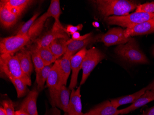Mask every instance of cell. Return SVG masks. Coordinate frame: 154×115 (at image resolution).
Returning a JSON list of instances; mask_svg holds the SVG:
<instances>
[{
	"instance_id": "cell-30",
	"label": "cell",
	"mask_w": 154,
	"mask_h": 115,
	"mask_svg": "<svg viewBox=\"0 0 154 115\" xmlns=\"http://www.w3.org/2000/svg\"><path fill=\"white\" fill-rule=\"evenodd\" d=\"M39 14V13H36L30 20H28L26 23H24L19 29L17 32V35H26L35 21L38 19V17Z\"/></svg>"
},
{
	"instance_id": "cell-4",
	"label": "cell",
	"mask_w": 154,
	"mask_h": 115,
	"mask_svg": "<svg viewBox=\"0 0 154 115\" xmlns=\"http://www.w3.org/2000/svg\"><path fill=\"white\" fill-rule=\"evenodd\" d=\"M154 19V13L136 12L125 16H112L104 18V21L109 25H117L128 28Z\"/></svg>"
},
{
	"instance_id": "cell-6",
	"label": "cell",
	"mask_w": 154,
	"mask_h": 115,
	"mask_svg": "<svg viewBox=\"0 0 154 115\" xmlns=\"http://www.w3.org/2000/svg\"><path fill=\"white\" fill-rule=\"evenodd\" d=\"M105 58V55L104 54L96 47H93L87 50L86 55L82 63L83 74L80 82V86L85 83L93 69Z\"/></svg>"
},
{
	"instance_id": "cell-8",
	"label": "cell",
	"mask_w": 154,
	"mask_h": 115,
	"mask_svg": "<svg viewBox=\"0 0 154 115\" xmlns=\"http://www.w3.org/2000/svg\"><path fill=\"white\" fill-rule=\"evenodd\" d=\"M72 90L63 85L59 90L50 92L53 107H57L65 113H68Z\"/></svg>"
},
{
	"instance_id": "cell-11",
	"label": "cell",
	"mask_w": 154,
	"mask_h": 115,
	"mask_svg": "<svg viewBox=\"0 0 154 115\" xmlns=\"http://www.w3.org/2000/svg\"><path fill=\"white\" fill-rule=\"evenodd\" d=\"M102 37L101 35H92L82 41H74L71 38L69 39L67 41V49L65 55L71 57L83 48L86 47L88 45L97 41H101Z\"/></svg>"
},
{
	"instance_id": "cell-7",
	"label": "cell",
	"mask_w": 154,
	"mask_h": 115,
	"mask_svg": "<svg viewBox=\"0 0 154 115\" xmlns=\"http://www.w3.org/2000/svg\"><path fill=\"white\" fill-rule=\"evenodd\" d=\"M65 38L69 40V36L65 32V28L59 26L54 22L51 30L44 35L39 38L35 41L36 46L39 47H48L55 39Z\"/></svg>"
},
{
	"instance_id": "cell-29",
	"label": "cell",
	"mask_w": 154,
	"mask_h": 115,
	"mask_svg": "<svg viewBox=\"0 0 154 115\" xmlns=\"http://www.w3.org/2000/svg\"><path fill=\"white\" fill-rule=\"evenodd\" d=\"M29 50L32 55V60L34 65L35 71H37L41 69H43L46 65H45V63L37 52L35 47H32Z\"/></svg>"
},
{
	"instance_id": "cell-16",
	"label": "cell",
	"mask_w": 154,
	"mask_h": 115,
	"mask_svg": "<svg viewBox=\"0 0 154 115\" xmlns=\"http://www.w3.org/2000/svg\"><path fill=\"white\" fill-rule=\"evenodd\" d=\"M119 110L113 106L109 100L102 103L83 115H119Z\"/></svg>"
},
{
	"instance_id": "cell-36",
	"label": "cell",
	"mask_w": 154,
	"mask_h": 115,
	"mask_svg": "<svg viewBox=\"0 0 154 115\" xmlns=\"http://www.w3.org/2000/svg\"><path fill=\"white\" fill-rule=\"evenodd\" d=\"M154 115V106L143 112L141 115Z\"/></svg>"
},
{
	"instance_id": "cell-2",
	"label": "cell",
	"mask_w": 154,
	"mask_h": 115,
	"mask_svg": "<svg viewBox=\"0 0 154 115\" xmlns=\"http://www.w3.org/2000/svg\"><path fill=\"white\" fill-rule=\"evenodd\" d=\"M0 67L1 72L8 77L19 79L29 86L32 85L31 78L24 73L15 55L1 54Z\"/></svg>"
},
{
	"instance_id": "cell-10",
	"label": "cell",
	"mask_w": 154,
	"mask_h": 115,
	"mask_svg": "<svg viewBox=\"0 0 154 115\" xmlns=\"http://www.w3.org/2000/svg\"><path fill=\"white\" fill-rule=\"evenodd\" d=\"M87 51L85 47L71 57V67L72 74L69 87L71 90L75 89L77 86L79 73L80 69H82V63Z\"/></svg>"
},
{
	"instance_id": "cell-41",
	"label": "cell",
	"mask_w": 154,
	"mask_h": 115,
	"mask_svg": "<svg viewBox=\"0 0 154 115\" xmlns=\"http://www.w3.org/2000/svg\"><path fill=\"white\" fill-rule=\"evenodd\" d=\"M152 55L153 56H154V48L153 49V51H152Z\"/></svg>"
},
{
	"instance_id": "cell-25",
	"label": "cell",
	"mask_w": 154,
	"mask_h": 115,
	"mask_svg": "<svg viewBox=\"0 0 154 115\" xmlns=\"http://www.w3.org/2000/svg\"><path fill=\"white\" fill-rule=\"evenodd\" d=\"M46 13L48 18L53 17L55 20V23L60 26L63 27L60 21V17L62 14L60 1L51 0L50 7L48 9Z\"/></svg>"
},
{
	"instance_id": "cell-24",
	"label": "cell",
	"mask_w": 154,
	"mask_h": 115,
	"mask_svg": "<svg viewBox=\"0 0 154 115\" xmlns=\"http://www.w3.org/2000/svg\"><path fill=\"white\" fill-rule=\"evenodd\" d=\"M52 66V64L46 65L43 69L36 71V81L39 92L41 91L44 89L45 83L46 82Z\"/></svg>"
},
{
	"instance_id": "cell-33",
	"label": "cell",
	"mask_w": 154,
	"mask_h": 115,
	"mask_svg": "<svg viewBox=\"0 0 154 115\" xmlns=\"http://www.w3.org/2000/svg\"><path fill=\"white\" fill-rule=\"evenodd\" d=\"M83 28V25L80 24L77 26L68 25L65 28V32L68 35H72L74 33L78 32V31H81Z\"/></svg>"
},
{
	"instance_id": "cell-32",
	"label": "cell",
	"mask_w": 154,
	"mask_h": 115,
	"mask_svg": "<svg viewBox=\"0 0 154 115\" xmlns=\"http://www.w3.org/2000/svg\"><path fill=\"white\" fill-rule=\"evenodd\" d=\"M2 105L8 115H15L14 104L12 100L7 99L2 101Z\"/></svg>"
},
{
	"instance_id": "cell-5",
	"label": "cell",
	"mask_w": 154,
	"mask_h": 115,
	"mask_svg": "<svg viewBox=\"0 0 154 115\" xmlns=\"http://www.w3.org/2000/svg\"><path fill=\"white\" fill-rule=\"evenodd\" d=\"M31 41L27 35H14L1 39L0 53L2 54H12L22 50Z\"/></svg>"
},
{
	"instance_id": "cell-3",
	"label": "cell",
	"mask_w": 154,
	"mask_h": 115,
	"mask_svg": "<svg viewBox=\"0 0 154 115\" xmlns=\"http://www.w3.org/2000/svg\"><path fill=\"white\" fill-rule=\"evenodd\" d=\"M115 52L119 57L131 64L149 63L147 58L139 48L136 41L131 37L127 44L118 46Z\"/></svg>"
},
{
	"instance_id": "cell-22",
	"label": "cell",
	"mask_w": 154,
	"mask_h": 115,
	"mask_svg": "<svg viewBox=\"0 0 154 115\" xmlns=\"http://www.w3.org/2000/svg\"><path fill=\"white\" fill-rule=\"evenodd\" d=\"M68 39L58 38L55 39L51 43L48 47L53 54L57 59L62 55H64L67 49Z\"/></svg>"
},
{
	"instance_id": "cell-21",
	"label": "cell",
	"mask_w": 154,
	"mask_h": 115,
	"mask_svg": "<svg viewBox=\"0 0 154 115\" xmlns=\"http://www.w3.org/2000/svg\"><path fill=\"white\" fill-rule=\"evenodd\" d=\"M147 90V88H143L132 95L121 97L111 100L110 102L113 106L118 108L119 106L127 104L133 103L140 97L143 95Z\"/></svg>"
},
{
	"instance_id": "cell-28",
	"label": "cell",
	"mask_w": 154,
	"mask_h": 115,
	"mask_svg": "<svg viewBox=\"0 0 154 115\" xmlns=\"http://www.w3.org/2000/svg\"><path fill=\"white\" fill-rule=\"evenodd\" d=\"M12 82L17 91L18 98L23 97L26 95L28 92L27 85L19 79L10 77L8 78Z\"/></svg>"
},
{
	"instance_id": "cell-37",
	"label": "cell",
	"mask_w": 154,
	"mask_h": 115,
	"mask_svg": "<svg viewBox=\"0 0 154 115\" xmlns=\"http://www.w3.org/2000/svg\"><path fill=\"white\" fill-rule=\"evenodd\" d=\"M15 115H29V114L24 112L23 110L20 109V110L15 111Z\"/></svg>"
},
{
	"instance_id": "cell-18",
	"label": "cell",
	"mask_w": 154,
	"mask_h": 115,
	"mask_svg": "<svg viewBox=\"0 0 154 115\" xmlns=\"http://www.w3.org/2000/svg\"><path fill=\"white\" fill-rule=\"evenodd\" d=\"M24 73L31 78L33 71L32 55L29 50H21L15 54Z\"/></svg>"
},
{
	"instance_id": "cell-39",
	"label": "cell",
	"mask_w": 154,
	"mask_h": 115,
	"mask_svg": "<svg viewBox=\"0 0 154 115\" xmlns=\"http://www.w3.org/2000/svg\"><path fill=\"white\" fill-rule=\"evenodd\" d=\"M0 115H8L6 110L2 105L0 107Z\"/></svg>"
},
{
	"instance_id": "cell-14",
	"label": "cell",
	"mask_w": 154,
	"mask_h": 115,
	"mask_svg": "<svg viewBox=\"0 0 154 115\" xmlns=\"http://www.w3.org/2000/svg\"><path fill=\"white\" fill-rule=\"evenodd\" d=\"M38 93V91L36 89L30 91L21 104L20 109L29 115H38L37 106Z\"/></svg>"
},
{
	"instance_id": "cell-35",
	"label": "cell",
	"mask_w": 154,
	"mask_h": 115,
	"mask_svg": "<svg viewBox=\"0 0 154 115\" xmlns=\"http://www.w3.org/2000/svg\"><path fill=\"white\" fill-rule=\"evenodd\" d=\"M45 115H60L59 110L56 108H53L49 111L46 112Z\"/></svg>"
},
{
	"instance_id": "cell-12",
	"label": "cell",
	"mask_w": 154,
	"mask_h": 115,
	"mask_svg": "<svg viewBox=\"0 0 154 115\" xmlns=\"http://www.w3.org/2000/svg\"><path fill=\"white\" fill-rule=\"evenodd\" d=\"M152 33H154V19L127 28L124 30L125 35L127 38Z\"/></svg>"
},
{
	"instance_id": "cell-17",
	"label": "cell",
	"mask_w": 154,
	"mask_h": 115,
	"mask_svg": "<svg viewBox=\"0 0 154 115\" xmlns=\"http://www.w3.org/2000/svg\"><path fill=\"white\" fill-rule=\"evenodd\" d=\"M153 100H154V92L151 90H146L143 95L137 98L131 105L125 108L119 110V114L121 115L128 114L147 104Z\"/></svg>"
},
{
	"instance_id": "cell-23",
	"label": "cell",
	"mask_w": 154,
	"mask_h": 115,
	"mask_svg": "<svg viewBox=\"0 0 154 115\" xmlns=\"http://www.w3.org/2000/svg\"><path fill=\"white\" fill-rule=\"evenodd\" d=\"M70 59L71 57L64 54L62 58L57 60L64 85L66 86L67 80L72 70Z\"/></svg>"
},
{
	"instance_id": "cell-38",
	"label": "cell",
	"mask_w": 154,
	"mask_h": 115,
	"mask_svg": "<svg viewBox=\"0 0 154 115\" xmlns=\"http://www.w3.org/2000/svg\"><path fill=\"white\" fill-rule=\"evenodd\" d=\"M147 88V90H151L154 92V81L153 83H150L149 85L148 86Z\"/></svg>"
},
{
	"instance_id": "cell-34",
	"label": "cell",
	"mask_w": 154,
	"mask_h": 115,
	"mask_svg": "<svg viewBox=\"0 0 154 115\" xmlns=\"http://www.w3.org/2000/svg\"><path fill=\"white\" fill-rule=\"evenodd\" d=\"M92 33L91 32L86 34L83 35H80L79 32H76L72 35V39L74 41H82L88 38V37L92 35Z\"/></svg>"
},
{
	"instance_id": "cell-1",
	"label": "cell",
	"mask_w": 154,
	"mask_h": 115,
	"mask_svg": "<svg viewBox=\"0 0 154 115\" xmlns=\"http://www.w3.org/2000/svg\"><path fill=\"white\" fill-rule=\"evenodd\" d=\"M91 2L104 18L111 15L125 16L138 6L135 2L127 0H95Z\"/></svg>"
},
{
	"instance_id": "cell-20",
	"label": "cell",
	"mask_w": 154,
	"mask_h": 115,
	"mask_svg": "<svg viewBox=\"0 0 154 115\" xmlns=\"http://www.w3.org/2000/svg\"><path fill=\"white\" fill-rule=\"evenodd\" d=\"M48 18L46 12L35 21L26 35L29 37L31 41H35L37 39V37L43 31L45 22Z\"/></svg>"
},
{
	"instance_id": "cell-31",
	"label": "cell",
	"mask_w": 154,
	"mask_h": 115,
	"mask_svg": "<svg viewBox=\"0 0 154 115\" xmlns=\"http://www.w3.org/2000/svg\"><path fill=\"white\" fill-rule=\"evenodd\" d=\"M136 12L154 13V2H147L138 5L136 9Z\"/></svg>"
},
{
	"instance_id": "cell-15",
	"label": "cell",
	"mask_w": 154,
	"mask_h": 115,
	"mask_svg": "<svg viewBox=\"0 0 154 115\" xmlns=\"http://www.w3.org/2000/svg\"><path fill=\"white\" fill-rule=\"evenodd\" d=\"M81 86L77 89L72 90L70 99L68 107V115H83L80 95Z\"/></svg>"
},
{
	"instance_id": "cell-42",
	"label": "cell",
	"mask_w": 154,
	"mask_h": 115,
	"mask_svg": "<svg viewBox=\"0 0 154 115\" xmlns=\"http://www.w3.org/2000/svg\"><path fill=\"white\" fill-rule=\"evenodd\" d=\"M64 115H68V113H65Z\"/></svg>"
},
{
	"instance_id": "cell-9",
	"label": "cell",
	"mask_w": 154,
	"mask_h": 115,
	"mask_svg": "<svg viewBox=\"0 0 154 115\" xmlns=\"http://www.w3.org/2000/svg\"><path fill=\"white\" fill-rule=\"evenodd\" d=\"M124 34V30L121 28L111 29L106 33L102 35L101 41L106 46L124 44H127L129 39Z\"/></svg>"
},
{
	"instance_id": "cell-13",
	"label": "cell",
	"mask_w": 154,
	"mask_h": 115,
	"mask_svg": "<svg viewBox=\"0 0 154 115\" xmlns=\"http://www.w3.org/2000/svg\"><path fill=\"white\" fill-rule=\"evenodd\" d=\"M50 92L59 90L64 85L57 61H55L51 69L46 81Z\"/></svg>"
},
{
	"instance_id": "cell-40",
	"label": "cell",
	"mask_w": 154,
	"mask_h": 115,
	"mask_svg": "<svg viewBox=\"0 0 154 115\" xmlns=\"http://www.w3.org/2000/svg\"><path fill=\"white\" fill-rule=\"evenodd\" d=\"M92 25L94 27L98 28L100 27V24L98 22H94L92 23Z\"/></svg>"
},
{
	"instance_id": "cell-26",
	"label": "cell",
	"mask_w": 154,
	"mask_h": 115,
	"mask_svg": "<svg viewBox=\"0 0 154 115\" xmlns=\"http://www.w3.org/2000/svg\"><path fill=\"white\" fill-rule=\"evenodd\" d=\"M35 47L45 63V65H51L57 60V59L53 54L48 47H39L36 45Z\"/></svg>"
},
{
	"instance_id": "cell-19",
	"label": "cell",
	"mask_w": 154,
	"mask_h": 115,
	"mask_svg": "<svg viewBox=\"0 0 154 115\" xmlns=\"http://www.w3.org/2000/svg\"><path fill=\"white\" fill-rule=\"evenodd\" d=\"M19 17L12 13L7 7L0 4V21L5 28H10L15 25Z\"/></svg>"
},
{
	"instance_id": "cell-27",
	"label": "cell",
	"mask_w": 154,
	"mask_h": 115,
	"mask_svg": "<svg viewBox=\"0 0 154 115\" xmlns=\"http://www.w3.org/2000/svg\"><path fill=\"white\" fill-rule=\"evenodd\" d=\"M34 2L32 0H3L0 1V4L17 8L23 12Z\"/></svg>"
}]
</instances>
